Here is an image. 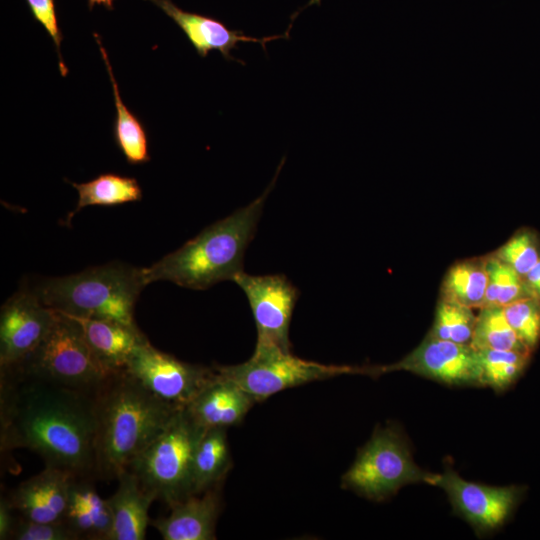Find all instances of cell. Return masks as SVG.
Masks as SVG:
<instances>
[{
	"instance_id": "cell-26",
	"label": "cell",
	"mask_w": 540,
	"mask_h": 540,
	"mask_svg": "<svg viewBox=\"0 0 540 540\" xmlns=\"http://www.w3.org/2000/svg\"><path fill=\"white\" fill-rule=\"evenodd\" d=\"M481 363L482 385L501 391L509 387L523 372L530 354L512 350L484 349L477 351Z\"/></svg>"
},
{
	"instance_id": "cell-13",
	"label": "cell",
	"mask_w": 540,
	"mask_h": 540,
	"mask_svg": "<svg viewBox=\"0 0 540 540\" xmlns=\"http://www.w3.org/2000/svg\"><path fill=\"white\" fill-rule=\"evenodd\" d=\"M435 486L442 488L454 510L478 532L500 527L517 503L515 487H489L468 482L450 469L438 475Z\"/></svg>"
},
{
	"instance_id": "cell-28",
	"label": "cell",
	"mask_w": 540,
	"mask_h": 540,
	"mask_svg": "<svg viewBox=\"0 0 540 540\" xmlns=\"http://www.w3.org/2000/svg\"><path fill=\"white\" fill-rule=\"evenodd\" d=\"M486 268L488 282L484 306L503 307L518 299L532 296L523 278L492 253L486 255Z\"/></svg>"
},
{
	"instance_id": "cell-20",
	"label": "cell",
	"mask_w": 540,
	"mask_h": 540,
	"mask_svg": "<svg viewBox=\"0 0 540 540\" xmlns=\"http://www.w3.org/2000/svg\"><path fill=\"white\" fill-rule=\"evenodd\" d=\"M94 479L72 481L63 522L77 540H110L112 514L106 499L100 497Z\"/></svg>"
},
{
	"instance_id": "cell-6",
	"label": "cell",
	"mask_w": 540,
	"mask_h": 540,
	"mask_svg": "<svg viewBox=\"0 0 540 540\" xmlns=\"http://www.w3.org/2000/svg\"><path fill=\"white\" fill-rule=\"evenodd\" d=\"M15 366L59 384L89 392H96L113 375L94 356L80 325L58 311L44 339Z\"/></svg>"
},
{
	"instance_id": "cell-30",
	"label": "cell",
	"mask_w": 540,
	"mask_h": 540,
	"mask_svg": "<svg viewBox=\"0 0 540 540\" xmlns=\"http://www.w3.org/2000/svg\"><path fill=\"white\" fill-rule=\"evenodd\" d=\"M502 309L517 337L532 352L540 341V299L527 296Z\"/></svg>"
},
{
	"instance_id": "cell-33",
	"label": "cell",
	"mask_w": 540,
	"mask_h": 540,
	"mask_svg": "<svg viewBox=\"0 0 540 540\" xmlns=\"http://www.w3.org/2000/svg\"><path fill=\"white\" fill-rule=\"evenodd\" d=\"M16 520V513L13 510L7 496H2L0 500V539L9 540L10 533Z\"/></svg>"
},
{
	"instance_id": "cell-11",
	"label": "cell",
	"mask_w": 540,
	"mask_h": 540,
	"mask_svg": "<svg viewBox=\"0 0 540 540\" xmlns=\"http://www.w3.org/2000/svg\"><path fill=\"white\" fill-rule=\"evenodd\" d=\"M233 281L245 293L255 320L258 340L291 351L289 326L298 297L283 275H250L241 271Z\"/></svg>"
},
{
	"instance_id": "cell-2",
	"label": "cell",
	"mask_w": 540,
	"mask_h": 540,
	"mask_svg": "<svg viewBox=\"0 0 540 540\" xmlns=\"http://www.w3.org/2000/svg\"><path fill=\"white\" fill-rule=\"evenodd\" d=\"M95 478L116 479L165 429L179 408L148 391L126 371L96 391Z\"/></svg>"
},
{
	"instance_id": "cell-27",
	"label": "cell",
	"mask_w": 540,
	"mask_h": 540,
	"mask_svg": "<svg viewBox=\"0 0 540 540\" xmlns=\"http://www.w3.org/2000/svg\"><path fill=\"white\" fill-rule=\"evenodd\" d=\"M476 316L472 308L439 298L435 320L428 335L442 340L470 345Z\"/></svg>"
},
{
	"instance_id": "cell-7",
	"label": "cell",
	"mask_w": 540,
	"mask_h": 540,
	"mask_svg": "<svg viewBox=\"0 0 540 540\" xmlns=\"http://www.w3.org/2000/svg\"><path fill=\"white\" fill-rule=\"evenodd\" d=\"M218 374L233 381L256 402L283 390L342 374H361V367L321 364L296 357L291 351L258 340L245 362L214 367Z\"/></svg>"
},
{
	"instance_id": "cell-34",
	"label": "cell",
	"mask_w": 540,
	"mask_h": 540,
	"mask_svg": "<svg viewBox=\"0 0 540 540\" xmlns=\"http://www.w3.org/2000/svg\"><path fill=\"white\" fill-rule=\"evenodd\" d=\"M524 283L532 296L540 299V260L523 277Z\"/></svg>"
},
{
	"instance_id": "cell-5",
	"label": "cell",
	"mask_w": 540,
	"mask_h": 540,
	"mask_svg": "<svg viewBox=\"0 0 540 540\" xmlns=\"http://www.w3.org/2000/svg\"><path fill=\"white\" fill-rule=\"evenodd\" d=\"M205 428L186 408L131 462L143 486L169 507L193 495V463Z\"/></svg>"
},
{
	"instance_id": "cell-1",
	"label": "cell",
	"mask_w": 540,
	"mask_h": 540,
	"mask_svg": "<svg viewBox=\"0 0 540 540\" xmlns=\"http://www.w3.org/2000/svg\"><path fill=\"white\" fill-rule=\"evenodd\" d=\"M95 394L18 366L1 367V450L29 449L46 466L96 480Z\"/></svg>"
},
{
	"instance_id": "cell-31",
	"label": "cell",
	"mask_w": 540,
	"mask_h": 540,
	"mask_svg": "<svg viewBox=\"0 0 540 540\" xmlns=\"http://www.w3.org/2000/svg\"><path fill=\"white\" fill-rule=\"evenodd\" d=\"M9 539L11 540H77L63 522H35L16 514Z\"/></svg>"
},
{
	"instance_id": "cell-23",
	"label": "cell",
	"mask_w": 540,
	"mask_h": 540,
	"mask_svg": "<svg viewBox=\"0 0 540 540\" xmlns=\"http://www.w3.org/2000/svg\"><path fill=\"white\" fill-rule=\"evenodd\" d=\"M231 465L226 428H209L202 435L193 463V495L217 487Z\"/></svg>"
},
{
	"instance_id": "cell-15",
	"label": "cell",
	"mask_w": 540,
	"mask_h": 540,
	"mask_svg": "<svg viewBox=\"0 0 540 540\" xmlns=\"http://www.w3.org/2000/svg\"><path fill=\"white\" fill-rule=\"evenodd\" d=\"M75 477L59 468L45 466L21 482L7 498L15 513L35 522L63 521L70 487Z\"/></svg>"
},
{
	"instance_id": "cell-24",
	"label": "cell",
	"mask_w": 540,
	"mask_h": 540,
	"mask_svg": "<svg viewBox=\"0 0 540 540\" xmlns=\"http://www.w3.org/2000/svg\"><path fill=\"white\" fill-rule=\"evenodd\" d=\"M69 183L77 190L79 198L67 222L87 206H116L142 198L141 187L135 178L115 173H104L84 183Z\"/></svg>"
},
{
	"instance_id": "cell-19",
	"label": "cell",
	"mask_w": 540,
	"mask_h": 540,
	"mask_svg": "<svg viewBox=\"0 0 540 540\" xmlns=\"http://www.w3.org/2000/svg\"><path fill=\"white\" fill-rule=\"evenodd\" d=\"M118 486L107 498L112 514L110 540H143L150 525L149 508L156 496L129 469L116 478Z\"/></svg>"
},
{
	"instance_id": "cell-35",
	"label": "cell",
	"mask_w": 540,
	"mask_h": 540,
	"mask_svg": "<svg viewBox=\"0 0 540 540\" xmlns=\"http://www.w3.org/2000/svg\"><path fill=\"white\" fill-rule=\"evenodd\" d=\"M114 1L115 0H88V5L90 9H92L95 4H98V5H103L107 9L112 10Z\"/></svg>"
},
{
	"instance_id": "cell-17",
	"label": "cell",
	"mask_w": 540,
	"mask_h": 540,
	"mask_svg": "<svg viewBox=\"0 0 540 540\" xmlns=\"http://www.w3.org/2000/svg\"><path fill=\"white\" fill-rule=\"evenodd\" d=\"M213 487L173 505L166 517L152 519L164 540H212L220 512V497Z\"/></svg>"
},
{
	"instance_id": "cell-8",
	"label": "cell",
	"mask_w": 540,
	"mask_h": 540,
	"mask_svg": "<svg viewBox=\"0 0 540 540\" xmlns=\"http://www.w3.org/2000/svg\"><path fill=\"white\" fill-rule=\"evenodd\" d=\"M437 477L421 470L400 433L387 427L375 431L343 475L342 483L366 498L380 501L409 483L435 485Z\"/></svg>"
},
{
	"instance_id": "cell-18",
	"label": "cell",
	"mask_w": 540,
	"mask_h": 540,
	"mask_svg": "<svg viewBox=\"0 0 540 540\" xmlns=\"http://www.w3.org/2000/svg\"><path fill=\"white\" fill-rule=\"evenodd\" d=\"M255 403L250 394L216 371L186 409L205 429H227L241 423Z\"/></svg>"
},
{
	"instance_id": "cell-14",
	"label": "cell",
	"mask_w": 540,
	"mask_h": 540,
	"mask_svg": "<svg viewBox=\"0 0 540 540\" xmlns=\"http://www.w3.org/2000/svg\"><path fill=\"white\" fill-rule=\"evenodd\" d=\"M145 1L159 7L177 24L200 57L205 58L209 52L218 51L225 60L236 61L241 65H245V62L231 54L233 50L238 49L240 42L259 43L266 52L268 42L289 38V31L293 23L292 21L284 34L255 38L244 34L242 30L230 29L216 18L184 11L171 0Z\"/></svg>"
},
{
	"instance_id": "cell-16",
	"label": "cell",
	"mask_w": 540,
	"mask_h": 540,
	"mask_svg": "<svg viewBox=\"0 0 540 540\" xmlns=\"http://www.w3.org/2000/svg\"><path fill=\"white\" fill-rule=\"evenodd\" d=\"M67 316L80 325L94 356L111 374L125 371L135 351L149 341L137 325L113 319Z\"/></svg>"
},
{
	"instance_id": "cell-4",
	"label": "cell",
	"mask_w": 540,
	"mask_h": 540,
	"mask_svg": "<svg viewBox=\"0 0 540 540\" xmlns=\"http://www.w3.org/2000/svg\"><path fill=\"white\" fill-rule=\"evenodd\" d=\"M145 286L142 268L111 263L46 279L34 293L45 306L67 315L136 325L134 308Z\"/></svg>"
},
{
	"instance_id": "cell-12",
	"label": "cell",
	"mask_w": 540,
	"mask_h": 540,
	"mask_svg": "<svg viewBox=\"0 0 540 540\" xmlns=\"http://www.w3.org/2000/svg\"><path fill=\"white\" fill-rule=\"evenodd\" d=\"M56 311L34 292L20 291L2 306L0 315V367L21 363L47 335Z\"/></svg>"
},
{
	"instance_id": "cell-32",
	"label": "cell",
	"mask_w": 540,
	"mask_h": 540,
	"mask_svg": "<svg viewBox=\"0 0 540 540\" xmlns=\"http://www.w3.org/2000/svg\"><path fill=\"white\" fill-rule=\"evenodd\" d=\"M34 18L45 28L48 35L53 40L59 61L60 71L63 76L67 74V68L65 67L60 46L62 42V33L58 25L54 0H26Z\"/></svg>"
},
{
	"instance_id": "cell-10",
	"label": "cell",
	"mask_w": 540,
	"mask_h": 540,
	"mask_svg": "<svg viewBox=\"0 0 540 540\" xmlns=\"http://www.w3.org/2000/svg\"><path fill=\"white\" fill-rule=\"evenodd\" d=\"M401 370L451 385H482L479 355L471 345L437 339L430 335L399 362L363 367V374L378 376Z\"/></svg>"
},
{
	"instance_id": "cell-25",
	"label": "cell",
	"mask_w": 540,
	"mask_h": 540,
	"mask_svg": "<svg viewBox=\"0 0 540 540\" xmlns=\"http://www.w3.org/2000/svg\"><path fill=\"white\" fill-rule=\"evenodd\" d=\"M479 310L470 343L473 349L476 351L492 349L531 353L507 322L501 306L488 305Z\"/></svg>"
},
{
	"instance_id": "cell-29",
	"label": "cell",
	"mask_w": 540,
	"mask_h": 540,
	"mask_svg": "<svg viewBox=\"0 0 540 540\" xmlns=\"http://www.w3.org/2000/svg\"><path fill=\"white\" fill-rule=\"evenodd\" d=\"M492 254L523 278L540 260V238L531 229H520Z\"/></svg>"
},
{
	"instance_id": "cell-3",
	"label": "cell",
	"mask_w": 540,
	"mask_h": 540,
	"mask_svg": "<svg viewBox=\"0 0 540 540\" xmlns=\"http://www.w3.org/2000/svg\"><path fill=\"white\" fill-rule=\"evenodd\" d=\"M276 177L248 206L210 225L176 251L142 268L145 285L162 280L204 290L221 281H233L243 271L245 250L254 237L264 202Z\"/></svg>"
},
{
	"instance_id": "cell-9",
	"label": "cell",
	"mask_w": 540,
	"mask_h": 540,
	"mask_svg": "<svg viewBox=\"0 0 540 540\" xmlns=\"http://www.w3.org/2000/svg\"><path fill=\"white\" fill-rule=\"evenodd\" d=\"M125 371L162 401L186 408L215 376V368L183 362L148 341L129 360Z\"/></svg>"
},
{
	"instance_id": "cell-22",
	"label": "cell",
	"mask_w": 540,
	"mask_h": 540,
	"mask_svg": "<svg viewBox=\"0 0 540 540\" xmlns=\"http://www.w3.org/2000/svg\"><path fill=\"white\" fill-rule=\"evenodd\" d=\"M487 282L486 255L458 261L444 276L440 298L480 309L485 303Z\"/></svg>"
},
{
	"instance_id": "cell-21",
	"label": "cell",
	"mask_w": 540,
	"mask_h": 540,
	"mask_svg": "<svg viewBox=\"0 0 540 540\" xmlns=\"http://www.w3.org/2000/svg\"><path fill=\"white\" fill-rule=\"evenodd\" d=\"M94 38L98 44L100 54L105 63L112 85V93L116 109V117L113 127L115 143L129 164L138 165L146 163L150 161L147 132L142 122L127 108L121 98L118 83L114 76L108 53L101 42L100 36L97 33H94Z\"/></svg>"
}]
</instances>
